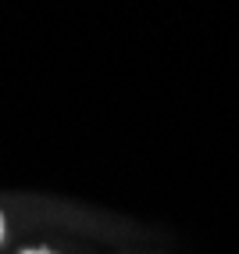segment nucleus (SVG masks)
Listing matches in <instances>:
<instances>
[{"label":"nucleus","mask_w":239,"mask_h":254,"mask_svg":"<svg viewBox=\"0 0 239 254\" xmlns=\"http://www.w3.org/2000/svg\"><path fill=\"white\" fill-rule=\"evenodd\" d=\"M4 240H7V215L0 208V247H4Z\"/></svg>","instance_id":"obj_1"},{"label":"nucleus","mask_w":239,"mask_h":254,"mask_svg":"<svg viewBox=\"0 0 239 254\" xmlns=\"http://www.w3.org/2000/svg\"><path fill=\"white\" fill-rule=\"evenodd\" d=\"M18 254H57V251H50V247H25V251H18Z\"/></svg>","instance_id":"obj_2"}]
</instances>
